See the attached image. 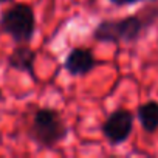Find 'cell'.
Listing matches in <instances>:
<instances>
[{
    "instance_id": "obj_1",
    "label": "cell",
    "mask_w": 158,
    "mask_h": 158,
    "mask_svg": "<svg viewBox=\"0 0 158 158\" xmlns=\"http://www.w3.org/2000/svg\"><path fill=\"white\" fill-rule=\"evenodd\" d=\"M68 127L60 113L53 109H39L28 127V136L40 147H54L65 139Z\"/></svg>"
},
{
    "instance_id": "obj_2",
    "label": "cell",
    "mask_w": 158,
    "mask_h": 158,
    "mask_svg": "<svg viewBox=\"0 0 158 158\" xmlns=\"http://www.w3.org/2000/svg\"><path fill=\"white\" fill-rule=\"evenodd\" d=\"M36 31L34 11L27 3H16L0 17V33L8 34L16 44H28Z\"/></svg>"
},
{
    "instance_id": "obj_3",
    "label": "cell",
    "mask_w": 158,
    "mask_h": 158,
    "mask_svg": "<svg viewBox=\"0 0 158 158\" xmlns=\"http://www.w3.org/2000/svg\"><path fill=\"white\" fill-rule=\"evenodd\" d=\"M146 27V22L139 16H127L119 20H102L93 30V37L99 42L132 44L138 40Z\"/></svg>"
},
{
    "instance_id": "obj_4",
    "label": "cell",
    "mask_w": 158,
    "mask_h": 158,
    "mask_svg": "<svg viewBox=\"0 0 158 158\" xmlns=\"http://www.w3.org/2000/svg\"><path fill=\"white\" fill-rule=\"evenodd\" d=\"M133 129V113L126 109H118L102 124V133L112 146L124 143Z\"/></svg>"
},
{
    "instance_id": "obj_5",
    "label": "cell",
    "mask_w": 158,
    "mask_h": 158,
    "mask_svg": "<svg viewBox=\"0 0 158 158\" xmlns=\"http://www.w3.org/2000/svg\"><path fill=\"white\" fill-rule=\"evenodd\" d=\"M98 65L92 50L89 48H73L65 57L64 68L71 76H84Z\"/></svg>"
},
{
    "instance_id": "obj_6",
    "label": "cell",
    "mask_w": 158,
    "mask_h": 158,
    "mask_svg": "<svg viewBox=\"0 0 158 158\" xmlns=\"http://www.w3.org/2000/svg\"><path fill=\"white\" fill-rule=\"evenodd\" d=\"M34 60L36 51L30 48L27 44H19L8 56V65L11 68L17 71H27L31 76H34Z\"/></svg>"
},
{
    "instance_id": "obj_7",
    "label": "cell",
    "mask_w": 158,
    "mask_h": 158,
    "mask_svg": "<svg viewBox=\"0 0 158 158\" xmlns=\"http://www.w3.org/2000/svg\"><path fill=\"white\" fill-rule=\"evenodd\" d=\"M136 116L144 132L153 133L155 130H158V102L156 101H147L141 104L138 107Z\"/></svg>"
},
{
    "instance_id": "obj_8",
    "label": "cell",
    "mask_w": 158,
    "mask_h": 158,
    "mask_svg": "<svg viewBox=\"0 0 158 158\" xmlns=\"http://www.w3.org/2000/svg\"><path fill=\"white\" fill-rule=\"evenodd\" d=\"M109 2H112V3L116 5V6H124V5H133V3H138V2H141V0H109Z\"/></svg>"
},
{
    "instance_id": "obj_9",
    "label": "cell",
    "mask_w": 158,
    "mask_h": 158,
    "mask_svg": "<svg viewBox=\"0 0 158 158\" xmlns=\"http://www.w3.org/2000/svg\"><path fill=\"white\" fill-rule=\"evenodd\" d=\"M3 99V95H2V90H0V101H2Z\"/></svg>"
},
{
    "instance_id": "obj_10",
    "label": "cell",
    "mask_w": 158,
    "mask_h": 158,
    "mask_svg": "<svg viewBox=\"0 0 158 158\" xmlns=\"http://www.w3.org/2000/svg\"><path fill=\"white\" fill-rule=\"evenodd\" d=\"M5 2H10V0H0V3H5Z\"/></svg>"
},
{
    "instance_id": "obj_11",
    "label": "cell",
    "mask_w": 158,
    "mask_h": 158,
    "mask_svg": "<svg viewBox=\"0 0 158 158\" xmlns=\"http://www.w3.org/2000/svg\"><path fill=\"white\" fill-rule=\"evenodd\" d=\"M141 2H144V0H141ZM152 2H155V0H152Z\"/></svg>"
}]
</instances>
